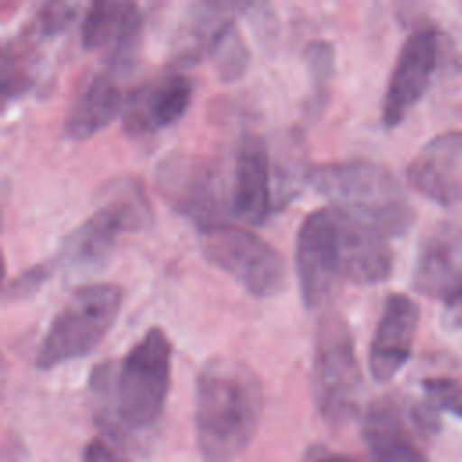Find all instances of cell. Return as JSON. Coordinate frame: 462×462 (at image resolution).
I'll return each instance as SVG.
<instances>
[{"label": "cell", "instance_id": "cell-1", "mask_svg": "<svg viewBox=\"0 0 462 462\" xmlns=\"http://www.w3.org/2000/svg\"><path fill=\"white\" fill-rule=\"evenodd\" d=\"M263 388L253 368L231 357L204 363L195 383V437L204 462H235L256 435Z\"/></svg>", "mask_w": 462, "mask_h": 462}, {"label": "cell", "instance_id": "cell-2", "mask_svg": "<svg viewBox=\"0 0 462 462\" xmlns=\"http://www.w3.org/2000/svg\"><path fill=\"white\" fill-rule=\"evenodd\" d=\"M171 381V343L161 327H150L125 354L119 365L106 361L92 372L90 388L101 401L110 402L119 424L144 430L162 413Z\"/></svg>", "mask_w": 462, "mask_h": 462}, {"label": "cell", "instance_id": "cell-3", "mask_svg": "<svg viewBox=\"0 0 462 462\" xmlns=\"http://www.w3.org/2000/svg\"><path fill=\"white\" fill-rule=\"evenodd\" d=\"M310 186L383 236L404 235L415 213L395 175L379 162L348 159L309 168Z\"/></svg>", "mask_w": 462, "mask_h": 462}, {"label": "cell", "instance_id": "cell-4", "mask_svg": "<svg viewBox=\"0 0 462 462\" xmlns=\"http://www.w3.org/2000/svg\"><path fill=\"white\" fill-rule=\"evenodd\" d=\"M123 289L110 282L78 287L51 319L36 350L34 363L51 370L90 354L116 323Z\"/></svg>", "mask_w": 462, "mask_h": 462}, {"label": "cell", "instance_id": "cell-5", "mask_svg": "<svg viewBox=\"0 0 462 462\" xmlns=\"http://www.w3.org/2000/svg\"><path fill=\"white\" fill-rule=\"evenodd\" d=\"M150 220L152 208L141 184L132 177L116 179L105 189V202L63 236L54 262L72 269L97 267L123 233L139 231Z\"/></svg>", "mask_w": 462, "mask_h": 462}, {"label": "cell", "instance_id": "cell-6", "mask_svg": "<svg viewBox=\"0 0 462 462\" xmlns=\"http://www.w3.org/2000/svg\"><path fill=\"white\" fill-rule=\"evenodd\" d=\"M310 381L314 404L327 424L341 426L356 415L361 370L348 323L337 312L323 314L316 325Z\"/></svg>", "mask_w": 462, "mask_h": 462}, {"label": "cell", "instance_id": "cell-7", "mask_svg": "<svg viewBox=\"0 0 462 462\" xmlns=\"http://www.w3.org/2000/svg\"><path fill=\"white\" fill-rule=\"evenodd\" d=\"M200 251L209 263L235 278L247 292L273 298L287 285L283 256L262 236L229 224L200 231Z\"/></svg>", "mask_w": 462, "mask_h": 462}, {"label": "cell", "instance_id": "cell-8", "mask_svg": "<svg viewBox=\"0 0 462 462\" xmlns=\"http://www.w3.org/2000/svg\"><path fill=\"white\" fill-rule=\"evenodd\" d=\"M153 182L164 204L200 231L224 224L222 177L211 159L193 152H168L155 164Z\"/></svg>", "mask_w": 462, "mask_h": 462}, {"label": "cell", "instance_id": "cell-9", "mask_svg": "<svg viewBox=\"0 0 462 462\" xmlns=\"http://www.w3.org/2000/svg\"><path fill=\"white\" fill-rule=\"evenodd\" d=\"M343 209L325 206L310 211L300 224L294 265L301 300L307 309L319 307L343 280L345 256L341 240Z\"/></svg>", "mask_w": 462, "mask_h": 462}, {"label": "cell", "instance_id": "cell-10", "mask_svg": "<svg viewBox=\"0 0 462 462\" xmlns=\"http://www.w3.org/2000/svg\"><path fill=\"white\" fill-rule=\"evenodd\" d=\"M440 56V34L433 27H417L402 42L381 103L386 128L401 125L426 94Z\"/></svg>", "mask_w": 462, "mask_h": 462}, {"label": "cell", "instance_id": "cell-11", "mask_svg": "<svg viewBox=\"0 0 462 462\" xmlns=\"http://www.w3.org/2000/svg\"><path fill=\"white\" fill-rule=\"evenodd\" d=\"M191 94V81L177 70L146 79L128 92L121 114L123 130L141 137L173 125L188 110Z\"/></svg>", "mask_w": 462, "mask_h": 462}, {"label": "cell", "instance_id": "cell-12", "mask_svg": "<svg viewBox=\"0 0 462 462\" xmlns=\"http://www.w3.org/2000/svg\"><path fill=\"white\" fill-rule=\"evenodd\" d=\"M143 29V11L126 0H96L81 22V43L88 51H106V65L130 70Z\"/></svg>", "mask_w": 462, "mask_h": 462}, {"label": "cell", "instance_id": "cell-13", "mask_svg": "<svg viewBox=\"0 0 462 462\" xmlns=\"http://www.w3.org/2000/svg\"><path fill=\"white\" fill-rule=\"evenodd\" d=\"M417 292L439 300L453 316L462 319V227L442 229L420 247L411 276Z\"/></svg>", "mask_w": 462, "mask_h": 462}, {"label": "cell", "instance_id": "cell-14", "mask_svg": "<svg viewBox=\"0 0 462 462\" xmlns=\"http://www.w3.org/2000/svg\"><path fill=\"white\" fill-rule=\"evenodd\" d=\"M420 309L404 292L384 300L368 352V368L377 383H390L408 363L417 336Z\"/></svg>", "mask_w": 462, "mask_h": 462}, {"label": "cell", "instance_id": "cell-15", "mask_svg": "<svg viewBox=\"0 0 462 462\" xmlns=\"http://www.w3.org/2000/svg\"><path fill=\"white\" fill-rule=\"evenodd\" d=\"M406 177L422 197L442 208L462 204V130L430 139L410 161Z\"/></svg>", "mask_w": 462, "mask_h": 462}, {"label": "cell", "instance_id": "cell-16", "mask_svg": "<svg viewBox=\"0 0 462 462\" xmlns=\"http://www.w3.org/2000/svg\"><path fill=\"white\" fill-rule=\"evenodd\" d=\"M126 69L106 65L90 74L76 90L65 119L63 132L72 141H83L105 128L117 114H123L128 92L123 87Z\"/></svg>", "mask_w": 462, "mask_h": 462}, {"label": "cell", "instance_id": "cell-17", "mask_svg": "<svg viewBox=\"0 0 462 462\" xmlns=\"http://www.w3.org/2000/svg\"><path fill=\"white\" fill-rule=\"evenodd\" d=\"M411 426L410 404L397 395L372 401L361 426L372 462H431L415 442Z\"/></svg>", "mask_w": 462, "mask_h": 462}, {"label": "cell", "instance_id": "cell-18", "mask_svg": "<svg viewBox=\"0 0 462 462\" xmlns=\"http://www.w3.org/2000/svg\"><path fill=\"white\" fill-rule=\"evenodd\" d=\"M247 7V4L236 2L189 4L171 42V65L188 67L211 58L222 38L236 25L238 13Z\"/></svg>", "mask_w": 462, "mask_h": 462}, {"label": "cell", "instance_id": "cell-19", "mask_svg": "<svg viewBox=\"0 0 462 462\" xmlns=\"http://www.w3.org/2000/svg\"><path fill=\"white\" fill-rule=\"evenodd\" d=\"M231 208L249 224H262L273 209L267 144L254 132L242 134L236 146Z\"/></svg>", "mask_w": 462, "mask_h": 462}, {"label": "cell", "instance_id": "cell-20", "mask_svg": "<svg viewBox=\"0 0 462 462\" xmlns=\"http://www.w3.org/2000/svg\"><path fill=\"white\" fill-rule=\"evenodd\" d=\"M36 34L27 23L20 29L18 34L7 38L2 43V60H0V97L4 103L23 96L32 88L36 81V69L40 61L38 40Z\"/></svg>", "mask_w": 462, "mask_h": 462}, {"label": "cell", "instance_id": "cell-21", "mask_svg": "<svg viewBox=\"0 0 462 462\" xmlns=\"http://www.w3.org/2000/svg\"><path fill=\"white\" fill-rule=\"evenodd\" d=\"M305 63L310 79V96L309 106L312 114L327 105L328 87L334 74V47L327 40H312L305 47Z\"/></svg>", "mask_w": 462, "mask_h": 462}, {"label": "cell", "instance_id": "cell-22", "mask_svg": "<svg viewBox=\"0 0 462 462\" xmlns=\"http://www.w3.org/2000/svg\"><path fill=\"white\" fill-rule=\"evenodd\" d=\"M211 60L222 81H235L245 72L249 63V49L236 25L222 38Z\"/></svg>", "mask_w": 462, "mask_h": 462}, {"label": "cell", "instance_id": "cell-23", "mask_svg": "<svg viewBox=\"0 0 462 462\" xmlns=\"http://www.w3.org/2000/svg\"><path fill=\"white\" fill-rule=\"evenodd\" d=\"M54 265H56L54 260L38 262V263L27 267V269L20 271L16 276H13L4 285L2 300L5 303H11V301H20V300H25V298L32 296L52 276Z\"/></svg>", "mask_w": 462, "mask_h": 462}, {"label": "cell", "instance_id": "cell-24", "mask_svg": "<svg viewBox=\"0 0 462 462\" xmlns=\"http://www.w3.org/2000/svg\"><path fill=\"white\" fill-rule=\"evenodd\" d=\"M422 390L437 410L462 419V377H428L422 381Z\"/></svg>", "mask_w": 462, "mask_h": 462}, {"label": "cell", "instance_id": "cell-25", "mask_svg": "<svg viewBox=\"0 0 462 462\" xmlns=\"http://www.w3.org/2000/svg\"><path fill=\"white\" fill-rule=\"evenodd\" d=\"M76 4L72 2H45L38 7L32 20L27 25L42 38L61 32L74 18Z\"/></svg>", "mask_w": 462, "mask_h": 462}, {"label": "cell", "instance_id": "cell-26", "mask_svg": "<svg viewBox=\"0 0 462 462\" xmlns=\"http://www.w3.org/2000/svg\"><path fill=\"white\" fill-rule=\"evenodd\" d=\"M83 462H126L121 455L116 453L112 446H108L101 439H94L87 444L83 451Z\"/></svg>", "mask_w": 462, "mask_h": 462}, {"label": "cell", "instance_id": "cell-27", "mask_svg": "<svg viewBox=\"0 0 462 462\" xmlns=\"http://www.w3.org/2000/svg\"><path fill=\"white\" fill-rule=\"evenodd\" d=\"M303 462H359V460L350 457V455L328 451V449H325L321 446H316L312 451H309L305 455Z\"/></svg>", "mask_w": 462, "mask_h": 462}]
</instances>
